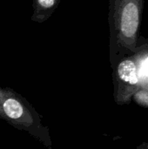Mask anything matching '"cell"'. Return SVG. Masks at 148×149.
<instances>
[{
    "mask_svg": "<svg viewBox=\"0 0 148 149\" xmlns=\"http://www.w3.org/2000/svg\"><path fill=\"white\" fill-rule=\"evenodd\" d=\"M144 149H148V148H146V145H144Z\"/></svg>",
    "mask_w": 148,
    "mask_h": 149,
    "instance_id": "5",
    "label": "cell"
},
{
    "mask_svg": "<svg viewBox=\"0 0 148 149\" xmlns=\"http://www.w3.org/2000/svg\"><path fill=\"white\" fill-rule=\"evenodd\" d=\"M114 100L118 105H126L131 102L133 96L140 90L138 67L131 58L121 59L116 65L113 72Z\"/></svg>",
    "mask_w": 148,
    "mask_h": 149,
    "instance_id": "3",
    "label": "cell"
},
{
    "mask_svg": "<svg viewBox=\"0 0 148 149\" xmlns=\"http://www.w3.org/2000/svg\"><path fill=\"white\" fill-rule=\"evenodd\" d=\"M0 119L16 129L26 132L47 149L52 148L50 129L41 115L22 95L0 86Z\"/></svg>",
    "mask_w": 148,
    "mask_h": 149,
    "instance_id": "1",
    "label": "cell"
},
{
    "mask_svg": "<svg viewBox=\"0 0 148 149\" xmlns=\"http://www.w3.org/2000/svg\"><path fill=\"white\" fill-rule=\"evenodd\" d=\"M57 0H37V4L43 10H50L52 8Z\"/></svg>",
    "mask_w": 148,
    "mask_h": 149,
    "instance_id": "4",
    "label": "cell"
},
{
    "mask_svg": "<svg viewBox=\"0 0 148 149\" xmlns=\"http://www.w3.org/2000/svg\"><path fill=\"white\" fill-rule=\"evenodd\" d=\"M145 0H110L112 44L116 51L136 53Z\"/></svg>",
    "mask_w": 148,
    "mask_h": 149,
    "instance_id": "2",
    "label": "cell"
}]
</instances>
